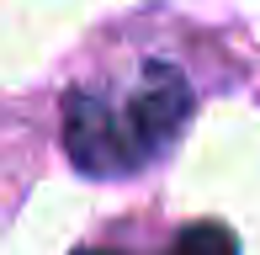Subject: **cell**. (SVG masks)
I'll return each mask as SVG.
<instances>
[{
	"mask_svg": "<svg viewBox=\"0 0 260 255\" xmlns=\"http://www.w3.org/2000/svg\"><path fill=\"white\" fill-rule=\"evenodd\" d=\"M197 90L181 64L138 59L122 75H96L64 96V154L96 181H122L159 165L181 144Z\"/></svg>",
	"mask_w": 260,
	"mask_h": 255,
	"instance_id": "cell-1",
	"label": "cell"
},
{
	"mask_svg": "<svg viewBox=\"0 0 260 255\" xmlns=\"http://www.w3.org/2000/svg\"><path fill=\"white\" fill-rule=\"evenodd\" d=\"M75 255H122V250H106V245H80ZM159 255H239V239H234L223 224H191L186 234H175Z\"/></svg>",
	"mask_w": 260,
	"mask_h": 255,
	"instance_id": "cell-2",
	"label": "cell"
}]
</instances>
